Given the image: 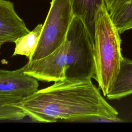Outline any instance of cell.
Segmentation results:
<instances>
[{"label":"cell","mask_w":132,"mask_h":132,"mask_svg":"<svg viewBox=\"0 0 132 132\" xmlns=\"http://www.w3.org/2000/svg\"><path fill=\"white\" fill-rule=\"evenodd\" d=\"M42 24H38L28 34L17 39L15 41V48L12 56L24 55L28 59L35 49L39 41L42 28Z\"/></svg>","instance_id":"obj_12"},{"label":"cell","mask_w":132,"mask_h":132,"mask_svg":"<svg viewBox=\"0 0 132 132\" xmlns=\"http://www.w3.org/2000/svg\"><path fill=\"white\" fill-rule=\"evenodd\" d=\"M114 1L115 0H104L105 4L106 6L107 10H108L110 8V7L112 5V4L113 3Z\"/></svg>","instance_id":"obj_13"},{"label":"cell","mask_w":132,"mask_h":132,"mask_svg":"<svg viewBox=\"0 0 132 132\" xmlns=\"http://www.w3.org/2000/svg\"><path fill=\"white\" fill-rule=\"evenodd\" d=\"M74 15L81 18L86 24L93 40L95 20L99 8L104 0H69Z\"/></svg>","instance_id":"obj_9"},{"label":"cell","mask_w":132,"mask_h":132,"mask_svg":"<svg viewBox=\"0 0 132 132\" xmlns=\"http://www.w3.org/2000/svg\"><path fill=\"white\" fill-rule=\"evenodd\" d=\"M69 42L65 78L86 80L95 79L93 39L82 20L74 15L67 32Z\"/></svg>","instance_id":"obj_3"},{"label":"cell","mask_w":132,"mask_h":132,"mask_svg":"<svg viewBox=\"0 0 132 132\" xmlns=\"http://www.w3.org/2000/svg\"><path fill=\"white\" fill-rule=\"evenodd\" d=\"M30 31L15 12L13 3L0 0V49L4 43L14 42Z\"/></svg>","instance_id":"obj_7"},{"label":"cell","mask_w":132,"mask_h":132,"mask_svg":"<svg viewBox=\"0 0 132 132\" xmlns=\"http://www.w3.org/2000/svg\"><path fill=\"white\" fill-rule=\"evenodd\" d=\"M73 16L69 0H52L39 41L28 61L47 56L64 42Z\"/></svg>","instance_id":"obj_4"},{"label":"cell","mask_w":132,"mask_h":132,"mask_svg":"<svg viewBox=\"0 0 132 132\" xmlns=\"http://www.w3.org/2000/svg\"><path fill=\"white\" fill-rule=\"evenodd\" d=\"M24 70V66L12 71L0 69L1 94L24 98L38 90V80L26 74Z\"/></svg>","instance_id":"obj_6"},{"label":"cell","mask_w":132,"mask_h":132,"mask_svg":"<svg viewBox=\"0 0 132 132\" xmlns=\"http://www.w3.org/2000/svg\"><path fill=\"white\" fill-rule=\"evenodd\" d=\"M108 11L120 34L132 29V0H115Z\"/></svg>","instance_id":"obj_10"},{"label":"cell","mask_w":132,"mask_h":132,"mask_svg":"<svg viewBox=\"0 0 132 132\" xmlns=\"http://www.w3.org/2000/svg\"><path fill=\"white\" fill-rule=\"evenodd\" d=\"M120 32L111 20L105 4L98 9L95 20L93 49L95 79L106 96L120 70L123 57Z\"/></svg>","instance_id":"obj_2"},{"label":"cell","mask_w":132,"mask_h":132,"mask_svg":"<svg viewBox=\"0 0 132 132\" xmlns=\"http://www.w3.org/2000/svg\"><path fill=\"white\" fill-rule=\"evenodd\" d=\"M13 105L38 122H84L95 117L119 118L117 110L106 101L91 80L65 78Z\"/></svg>","instance_id":"obj_1"},{"label":"cell","mask_w":132,"mask_h":132,"mask_svg":"<svg viewBox=\"0 0 132 132\" xmlns=\"http://www.w3.org/2000/svg\"><path fill=\"white\" fill-rule=\"evenodd\" d=\"M132 94V60L123 57L116 80L106 97L119 100Z\"/></svg>","instance_id":"obj_8"},{"label":"cell","mask_w":132,"mask_h":132,"mask_svg":"<svg viewBox=\"0 0 132 132\" xmlns=\"http://www.w3.org/2000/svg\"><path fill=\"white\" fill-rule=\"evenodd\" d=\"M69 42H64L56 50L40 59L28 61L24 65V72L38 80L57 81L65 78L67 52Z\"/></svg>","instance_id":"obj_5"},{"label":"cell","mask_w":132,"mask_h":132,"mask_svg":"<svg viewBox=\"0 0 132 132\" xmlns=\"http://www.w3.org/2000/svg\"><path fill=\"white\" fill-rule=\"evenodd\" d=\"M23 98L19 96L0 94V121H19L27 116L22 109L13 105Z\"/></svg>","instance_id":"obj_11"}]
</instances>
